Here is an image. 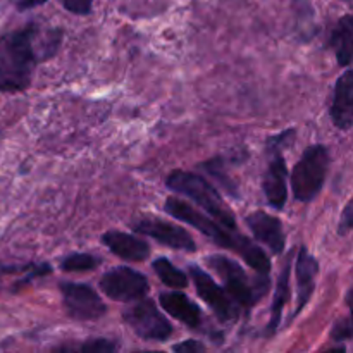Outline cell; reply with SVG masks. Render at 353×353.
<instances>
[{"mask_svg":"<svg viewBox=\"0 0 353 353\" xmlns=\"http://www.w3.org/2000/svg\"><path fill=\"white\" fill-rule=\"evenodd\" d=\"M165 212L171 214L176 219L183 221V223L190 224V226L196 228L199 231H202L205 236H209L219 247L240 254L254 271H257L259 274L268 278L269 271H271V262H269L268 255L264 254V250L261 247L252 243L248 238L241 236L238 231L226 230L217 221L210 219V217L203 216L202 212L193 209L190 203L183 202L179 199H172V196L165 202Z\"/></svg>","mask_w":353,"mask_h":353,"instance_id":"1","label":"cell"},{"mask_svg":"<svg viewBox=\"0 0 353 353\" xmlns=\"http://www.w3.org/2000/svg\"><path fill=\"white\" fill-rule=\"evenodd\" d=\"M286 164L283 155L279 154V148H272V161L269 162L268 171L264 176V193L269 205L274 209H283L288 196V188H286Z\"/></svg>","mask_w":353,"mask_h":353,"instance_id":"11","label":"cell"},{"mask_svg":"<svg viewBox=\"0 0 353 353\" xmlns=\"http://www.w3.org/2000/svg\"><path fill=\"white\" fill-rule=\"evenodd\" d=\"M102 241L112 254H116L121 259H126V261L141 262L150 254V247H148L147 241L138 240L131 234L119 233V231H109V233L103 234Z\"/></svg>","mask_w":353,"mask_h":353,"instance_id":"15","label":"cell"},{"mask_svg":"<svg viewBox=\"0 0 353 353\" xmlns=\"http://www.w3.org/2000/svg\"><path fill=\"white\" fill-rule=\"evenodd\" d=\"M331 117L334 126L347 131L353 123V78L352 71H345V74L338 79L334 88L333 105H331Z\"/></svg>","mask_w":353,"mask_h":353,"instance_id":"13","label":"cell"},{"mask_svg":"<svg viewBox=\"0 0 353 353\" xmlns=\"http://www.w3.org/2000/svg\"><path fill=\"white\" fill-rule=\"evenodd\" d=\"M190 274H192L193 285H195L196 293L200 295V299L210 307V309L216 312V316L219 317L223 323H233L238 317V305L233 299L230 296V293L224 288H221L205 271H202L196 265L190 268Z\"/></svg>","mask_w":353,"mask_h":353,"instance_id":"9","label":"cell"},{"mask_svg":"<svg viewBox=\"0 0 353 353\" xmlns=\"http://www.w3.org/2000/svg\"><path fill=\"white\" fill-rule=\"evenodd\" d=\"M37 31L34 24H28L0 38V92L17 93L30 86L40 52L34 47Z\"/></svg>","mask_w":353,"mask_h":353,"instance_id":"2","label":"cell"},{"mask_svg":"<svg viewBox=\"0 0 353 353\" xmlns=\"http://www.w3.org/2000/svg\"><path fill=\"white\" fill-rule=\"evenodd\" d=\"M100 290L112 300L137 302L148 293V281L131 268H116L102 276Z\"/></svg>","mask_w":353,"mask_h":353,"instance_id":"7","label":"cell"},{"mask_svg":"<svg viewBox=\"0 0 353 353\" xmlns=\"http://www.w3.org/2000/svg\"><path fill=\"white\" fill-rule=\"evenodd\" d=\"M319 272V265L307 248H300L299 259H296V283H299V303L292 317H296L302 312L303 307L309 303L316 288V278Z\"/></svg>","mask_w":353,"mask_h":353,"instance_id":"14","label":"cell"},{"mask_svg":"<svg viewBox=\"0 0 353 353\" xmlns=\"http://www.w3.org/2000/svg\"><path fill=\"white\" fill-rule=\"evenodd\" d=\"M207 264L221 276V279L226 285L224 290L230 293V296L236 302L238 307L250 309L255 302L261 300V296L268 290V283L254 285L247 272L241 269V265L231 259L223 257V255H210V257H207Z\"/></svg>","mask_w":353,"mask_h":353,"instance_id":"5","label":"cell"},{"mask_svg":"<svg viewBox=\"0 0 353 353\" xmlns=\"http://www.w3.org/2000/svg\"><path fill=\"white\" fill-rule=\"evenodd\" d=\"M100 259L90 254H71L61 262V268L68 272H85L99 268Z\"/></svg>","mask_w":353,"mask_h":353,"instance_id":"20","label":"cell"},{"mask_svg":"<svg viewBox=\"0 0 353 353\" xmlns=\"http://www.w3.org/2000/svg\"><path fill=\"white\" fill-rule=\"evenodd\" d=\"M352 230V203H348L343 210V221L340 223V233L347 234Z\"/></svg>","mask_w":353,"mask_h":353,"instance_id":"25","label":"cell"},{"mask_svg":"<svg viewBox=\"0 0 353 353\" xmlns=\"http://www.w3.org/2000/svg\"><path fill=\"white\" fill-rule=\"evenodd\" d=\"M117 348V345L114 341L105 340V338H97V340H88L86 343H83L81 347H78L76 350H81L86 353H109L114 352Z\"/></svg>","mask_w":353,"mask_h":353,"instance_id":"21","label":"cell"},{"mask_svg":"<svg viewBox=\"0 0 353 353\" xmlns=\"http://www.w3.org/2000/svg\"><path fill=\"white\" fill-rule=\"evenodd\" d=\"M168 186L172 192L181 193V195L188 196L190 200L199 203V205L202 207L209 216H212L221 226H224L226 230L231 231H238L233 212L224 205L223 199H221L219 193L216 192V188H212L203 178L192 174V172L174 171L169 174Z\"/></svg>","mask_w":353,"mask_h":353,"instance_id":"3","label":"cell"},{"mask_svg":"<svg viewBox=\"0 0 353 353\" xmlns=\"http://www.w3.org/2000/svg\"><path fill=\"white\" fill-rule=\"evenodd\" d=\"M62 296L64 307L72 319L78 321H95L105 316L107 307L102 302L95 290L83 283H62Z\"/></svg>","mask_w":353,"mask_h":353,"instance_id":"8","label":"cell"},{"mask_svg":"<svg viewBox=\"0 0 353 353\" xmlns=\"http://www.w3.org/2000/svg\"><path fill=\"white\" fill-rule=\"evenodd\" d=\"M247 224L257 241L268 245L272 254H283L285 250V233L281 221L265 212H254L247 217Z\"/></svg>","mask_w":353,"mask_h":353,"instance_id":"12","label":"cell"},{"mask_svg":"<svg viewBox=\"0 0 353 353\" xmlns=\"http://www.w3.org/2000/svg\"><path fill=\"white\" fill-rule=\"evenodd\" d=\"M133 230L137 231V233L147 234V236L161 241L162 245H168V247L176 248V250L193 252L196 248L195 241H193V238L190 236L188 231L176 226V224L168 223V221L147 217V219L138 221V223L133 226Z\"/></svg>","mask_w":353,"mask_h":353,"instance_id":"10","label":"cell"},{"mask_svg":"<svg viewBox=\"0 0 353 353\" xmlns=\"http://www.w3.org/2000/svg\"><path fill=\"white\" fill-rule=\"evenodd\" d=\"M352 16H345L343 19H340L336 30L333 31V38H331V43H333L334 52H336L338 62H340V65H345V68H348L352 62Z\"/></svg>","mask_w":353,"mask_h":353,"instance_id":"18","label":"cell"},{"mask_svg":"<svg viewBox=\"0 0 353 353\" xmlns=\"http://www.w3.org/2000/svg\"><path fill=\"white\" fill-rule=\"evenodd\" d=\"M47 0H16V6L19 10H26V9H33V7L41 6Z\"/></svg>","mask_w":353,"mask_h":353,"instance_id":"26","label":"cell"},{"mask_svg":"<svg viewBox=\"0 0 353 353\" xmlns=\"http://www.w3.org/2000/svg\"><path fill=\"white\" fill-rule=\"evenodd\" d=\"M161 305L165 312L171 314L174 319L179 323L186 324L192 330H196L202 323V316H200V309L195 302L188 299L183 293H162L161 296Z\"/></svg>","mask_w":353,"mask_h":353,"instance_id":"16","label":"cell"},{"mask_svg":"<svg viewBox=\"0 0 353 353\" xmlns=\"http://www.w3.org/2000/svg\"><path fill=\"white\" fill-rule=\"evenodd\" d=\"M330 171V150L314 145L305 150L292 174L293 195L300 202H310L319 195Z\"/></svg>","mask_w":353,"mask_h":353,"instance_id":"4","label":"cell"},{"mask_svg":"<svg viewBox=\"0 0 353 353\" xmlns=\"http://www.w3.org/2000/svg\"><path fill=\"white\" fill-rule=\"evenodd\" d=\"M154 271L169 288H185L188 285V276L179 271L176 265H172L168 259H157L154 262Z\"/></svg>","mask_w":353,"mask_h":353,"instance_id":"19","label":"cell"},{"mask_svg":"<svg viewBox=\"0 0 353 353\" xmlns=\"http://www.w3.org/2000/svg\"><path fill=\"white\" fill-rule=\"evenodd\" d=\"M331 336H333V340H336V341L350 340V338H352V323H350V319H348V317H345L343 321H340V323L334 326Z\"/></svg>","mask_w":353,"mask_h":353,"instance_id":"23","label":"cell"},{"mask_svg":"<svg viewBox=\"0 0 353 353\" xmlns=\"http://www.w3.org/2000/svg\"><path fill=\"white\" fill-rule=\"evenodd\" d=\"M203 350H205L203 345L195 340H188V341H183V343L174 345V352H181V353H199Z\"/></svg>","mask_w":353,"mask_h":353,"instance_id":"24","label":"cell"},{"mask_svg":"<svg viewBox=\"0 0 353 353\" xmlns=\"http://www.w3.org/2000/svg\"><path fill=\"white\" fill-rule=\"evenodd\" d=\"M62 6L72 14H79V16H85L92 10L93 0H61Z\"/></svg>","mask_w":353,"mask_h":353,"instance_id":"22","label":"cell"},{"mask_svg":"<svg viewBox=\"0 0 353 353\" xmlns=\"http://www.w3.org/2000/svg\"><path fill=\"white\" fill-rule=\"evenodd\" d=\"M290 264H292V255L286 257V264L283 265L281 274H279L278 279V286H276V293H274V302H272V309H271V321H269L268 326V333H274L278 330V326L281 324V316H283V309L288 303L290 299Z\"/></svg>","mask_w":353,"mask_h":353,"instance_id":"17","label":"cell"},{"mask_svg":"<svg viewBox=\"0 0 353 353\" xmlns=\"http://www.w3.org/2000/svg\"><path fill=\"white\" fill-rule=\"evenodd\" d=\"M124 321L143 340L165 341L172 334V326L152 300L140 299V302L124 310Z\"/></svg>","mask_w":353,"mask_h":353,"instance_id":"6","label":"cell"}]
</instances>
